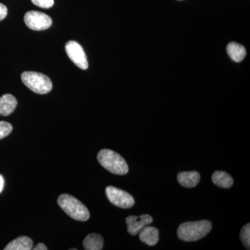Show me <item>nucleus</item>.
Segmentation results:
<instances>
[{"label":"nucleus","instance_id":"obj_1","mask_svg":"<svg viewBox=\"0 0 250 250\" xmlns=\"http://www.w3.org/2000/svg\"><path fill=\"white\" fill-rule=\"evenodd\" d=\"M212 224L208 220L188 222L180 225L177 229L179 239L187 242L202 239L210 233Z\"/></svg>","mask_w":250,"mask_h":250},{"label":"nucleus","instance_id":"obj_2","mask_svg":"<svg viewBox=\"0 0 250 250\" xmlns=\"http://www.w3.org/2000/svg\"><path fill=\"white\" fill-rule=\"evenodd\" d=\"M59 205L67 215L77 221H87L90 218L89 210L76 197L62 194L57 200Z\"/></svg>","mask_w":250,"mask_h":250},{"label":"nucleus","instance_id":"obj_3","mask_svg":"<svg viewBox=\"0 0 250 250\" xmlns=\"http://www.w3.org/2000/svg\"><path fill=\"white\" fill-rule=\"evenodd\" d=\"M98 160L100 165L111 173L124 175L129 171V167L125 159L118 153L111 149H104L100 151Z\"/></svg>","mask_w":250,"mask_h":250},{"label":"nucleus","instance_id":"obj_4","mask_svg":"<svg viewBox=\"0 0 250 250\" xmlns=\"http://www.w3.org/2000/svg\"><path fill=\"white\" fill-rule=\"evenodd\" d=\"M23 83L38 94H47L52 89V82L48 77L39 72L27 71L21 75Z\"/></svg>","mask_w":250,"mask_h":250},{"label":"nucleus","instance_id":"obj_5","mask_svg":"<svg viewBox=\"0 0 250 250\" xmlns=\"http://www.w3.org/2000/svg\"><path fill=\"white\" fill-rule=\"evenodd\" d=\"M24 21L26 25L34 31L45 30L52 24V18L40 11H28L24 16Z\"/></svg>","mask_w":250,"mask_h":250},{"label":"nucleus","instance_id":"obj_6","mask_svg":"<svg viewBox=\"0 0 250 250\" xmlns=\"http://www.w3.org/2000/svg\"><path fill=\"white\" fill-rule=\"evenodd\" d=\"M106 194L111 203L120 208H129L134 205V199L130 194L116 187H106Z\"/></svg>","mask_w":250,"mask_h":250},{"label":"nucleus","instance_id":"obj_7","mask_svg":"<svg viewBox=\"0 0 250 250\" xmlns=\"http://www.w3.org/2000/svg\"><path fill=\"white\" fill-rule=\"evenodd\" d=\"M65 51L69 58L77 67L82 70L88 68V62L86 55L83 47L78 42L74 41H68L65 45Z\"/></svg>","mask_w":250,"mask_h":250},{"label":"nucleus","instance_id":"obj_8","mask_svg":"<svg viewBox=\"0 0 250 250\" xmlns=\"http://www.w3.org/2000/svg\"><path fill=\"white\" fill-rule=\"evenodd\" d=\"M152 222V217L149 215L145 214L140 215V216L129 215L126 219L128 232L132 236H135V235L138 234L142 229L150 225Z\"/></svg>","mask_w":250,"mask_h":250},{"label":"nucleus","instance_id":"obj_9","mask_svg":"<svg viewBox=\"0 0 250 250\" xmlns=\"http://www.w3.org/2000/svg\"><path fill=\"white\" fill-rule=\"evenodd\" d=\"M18 102L14 95L5 94L0 98V115L2 116H9L16 109Z\"/></svg>","mask_w":250,"mask_h":250},{"label":"nucleus","instance_id":"obj_10","mask_svg":"<svg viewBox=\"0 0 250 250\" xmlns=\"http://www.w3.org/2000/svg\"><path fill=\"white\" fill-rule=\"evenodd\" d=\"M140 239L149 246H155L159 239V231L154 227L146 226L140 231Z\"/></svg>","mask_w":250,"mask_h":250},{"label":"nucleus","instance_id":"obj_11","mask_svg":"<svg viewBox=\"0 0 250 250\" xmlns=\"http://www.w3.org/2000/svg\"><path fill=\"white\" fill-rule=\"evenodd\" d=\"M177 180L182 187L193 188L200 182V174L197 171L180 172L177 175Z\"/></svg>","mask_w":250,"mask_h":250},{"label":"nucleus","instance_id":"obj_12","mask_svg":"<svg viewBox=\"0 0 250 250\" xmlns=\"http://www.w3.org/2000/svg\"><path fill=\"white\" fill-rule=\"evenodd\" d=\"M33 248V241L27 236H20L10 242L4 250H30Z\"/></svg>","mask_w":250,"mask_h":250},{"label":"nucleus","instance_id":"obj_13","mask_svg":"<svg viewBox=\"0 0 250 250\" xmlns=\"http://www.w3.org/2000/svg\"><path fill=\"white\" fill-rule=\"evenodd\" d=\"M227 51L230 58L236 62H242L246 56V49L244 46L236 42H230L227 47Z\"/></svg>","mask_w":250,"mask_h":250},{"label":"nucleus","instance_id":"obj_14","mask_svg":"<svg viewBox=\"0 0 250 250\" xmlns=\"http://www.w3.org/2000/svg\"><path fill=\"white\" fill-rule=\"evenodd\" d=\"M83 245L86 250H101L103 249L104 239L100 234L90 233L83 240Z\"/></svg>","mask_w":250,"mask_h":250},{"label":"nucleus","instance_id":"obj_15","mask_svg":"<svg viewBox=\"0 0 250 250\" xmlns=\"http://www.w3.org/2000/svg\"><path fill=\"white\" fill-rule=\"evenodd\" d=\"M212 181L213 184L219 187L229 188L233 185L232 177L228 172L224 171H216L212 175Z\"/></svg>","mask_w":250,"mask_h":250},{"label":"nucleus","instance_id":"obj_16","mask_svg":"<svg viewBox=\"0 0 250 250\" xmlns=\"http://www.w3.org/2000/svg\"><path fill=\"white\" fill-rule=\"evenodd\" d=\"M242 242L243 245L246 247L247 249L250 250V225L247 224L241 231V234H240Z\"/></svg>","mask_w":250,"mask_h":250},{"label":"nucleus","instance_id":"obj_17","mask_svg":"<svg viewBox=\"0 0 250 250\" xmlns=\"http://www.w3.org/2000/svg\"><path fill=\"white\" fill-rule=\"evenodd\" d=\"M12 131V125L9 123L0 121V140L4 139L5 137L9 136Z\"/></svg>","mask_w":250,"mask_h":250},{"label":"nucleus","instance_id":"obj_18","mask_svg":"<svg viewBox=\"0 0 250 250\" xmlns=\"http://www.w3.org/2000/svg\"><path fill=\"white\" fill-rule=\"evenodd\" d=\"M33 4L42 9H49L54 4V0H31Z\"/></svg>","mask_w":250,"mask_h":250},{"label":"nucleus","instance_id":"obj_19","mask_svg":"<svg viewBox=\"0 0 250 250\" xmlns=\"http://www.w3.org/2000/svg\"><path fill=\"white\" fill-rule=\"evenodd\" d=\"M8 14L7 7L4 4L0 3V21L4 20Z\"/></svg>","mask_w":250,"mask_h":250},{"label":"nucleus","instance_id":"obj_20","mask_svg":"<svg viewBox=\"0 0 250 250\" xmlns=\"http://www.w3.org/2000/svg\"><path fill=\"white\" fill-rule=\"evenodd\" d=\"M34 250H47V248L46 247L44 243H40L39 244L36 245L35 248H34Z\"/></svg>","mask_w":250,"mask_h":250},{"label":"nucleus","instance_id":"obj_21","mask_svg":"<svg viewBox=\"0 0 250 250\" xmlns=\"http://www.w3.org/2000/svg\"><path fill=\"white\" fill-rule=\"evenodd\" d=\"M4 186V177L0 174V193L2 191Z\"/></svg>","mask_w":250,"mask_h":250},{"label":"nucleus","instance_id":"obj_22","mask_svg":"<svg viewBox=\"0 0 250 250\" xmlns=\"http://www.w3.org/2000/svg\"><path fill=\"white\" fill-rule=\"evenodd\" d=\"M179 1H182V0H179Z\"/></svg>","mask_w":250,"mask_h":250}]
</instances>
